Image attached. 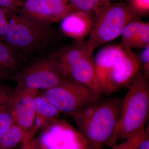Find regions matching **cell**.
Wrapping results in <instances>:
<instances>
[{"mask_svg":"<svg viewBox=\"0 0 149 149\" xmlns=\"http://www.w3.org/2000/svg\"><path fill=\"white\" fill-rule=\"evenodd\" d=\"M93 63L96 81L104 96L129 88L142 69L139 57L131 48L120 44L102 48Z\"/></svg>","mask_w":149,"mask_h":149,"instance_id":"obj_1","label":"cell"},{"mask_svg":"<svg viewBox=\"0 0 149 149\" xmlns=\"http://www.w3.org/2000/svg\"><path fill=\"white\" fill-rule=\"evenodd\" d=\"M123 100L120 97L102 96L81 109L67 114L73 118L90 149H102L109 144L120 117Z\"/></svg>","mask_w":149,"mask_h":149,"instance_id":"obj_2","label":"cell"},{"mask_svg":"<svg viewBox=\"0 0 149 149\" xmlns=\"http://www.w3.org/2000/svg\"><path fill=\"white\" fill-rule=\"evenodd\" d=\"M5 10L9 25L4 41L27 63L56 49L54 46L58 40V32L52 23L36 21Z\"/></svg>","mask_w":149,"mask_h":149,"instance_id":"obj_3","label":"cell"},{"mask_svg":"<svg viewBox=\"0 0 149 149\" xmlns=\"http://www.w3.org/2000/svg\"><path fill=\"white\" fill-rule=\"evenodd\" d=\"M149 79L141 70L134 77L123 98L120 117L107 146L113 147L144 131L149 119Z\"/></svg>","mask_w":149,"mask_h":149,"instance_id":"obj_4","label":"cell"},{"mask_svg":"<svg viewBox=\"0 0 149 149\" xmlns=\"http://www.w3.org/2000/svg\"><path fill=\"white\" fill-rule=\"evenodd\" d=\"M93 53L84 40L74 41L48 55L65 80L85 85L102 95L96 81Z\"/></svg>","mask_w":149,"mask_h":149,"instance_id":"obj_5","label":"cell"},{"mask_svg":"<svg viewBox=\"0 0 149 149\" xmlns=\"http://www.w3.org/2000/svg\"><path fill=\"white\" fill-rule=\"evenodd\" d=\"M137 17L139 16L125 3H111L96 17L86 41L89 50L93 53L99 46L116 39L125 26Z\"/></svg>","mask_w":149,"mask_h":149,"instance_id":"obj_6","label":"cell"},{"mask_svg":"<svg viewBox=\"0 0 149 149\" xmlns=\"http://www.w3.org/2000/svg\"><path fill=\"white\" fill-rule=\"evenodd\" d=\"M10 80L16 87L40 91L57 86L65 80L47 54L27 63Z\"/></svg>","mask_w":149,"mask_h":149,"instance_id":"obj_7","label":"cell"},{"mask_svg":"<svg viewBox=\"0 0 149 149\" xmlns=\"http://www.w3.org/2000/svg\"><path fill=\"white\" fill-rule=\"evenodd\" d=\"M42 93L57 109L66 114L81 109L102 96L87 86L66 80Z\"/></svg>","mask_w":149,"mask_h":149,"instance_id":"obj_8","label":"cell"},{"mask_svg":"<svg viewBox=\"0 0 149 149\" xmlns=\"http://www.w3.org/2000/svg\"><path fill=\"white\" fill-rule=\"evenodd\" d=\"M39 92L16 87L9 102L14 122L34 135L37 129L34 127L36 117L35 98Z\"/></svg>","mask_w":149,"mask_h":149,"instance_id":"obj_9","label":"cell"},{"mask_svg":"<svg viewBox=\"0 0 149 149\" xmlns=\"http://www.w3.org/2000/svg\"><path fill=\"white\" fill-rule=\"evenodd\" d=\"M95 19V15L91 13L73 11L61 19V30L65 35L75 42L84 41L90 35Z\"/></svg>","mask_w":149,"mask_h":149,"instance_id":"obj_10","label":"cell"},{"mask_svg":"<svg viewBox=\"0 0 149 149\" xmlns=\"http://www.w3.org/2000/svg\"><path fill=\"white\" fill-rule=\"evenodd\" d=\"M49 133L43 135L39 141L35 142L37 149H76L74 143H72L74 137L79 134L78 131L64 124H60Z\"/></svg>","mask_w":149,"mask_h":149,"instance_id":"obj_11","label":"cell"},{"mask_svg":"<svg viewBox=\"0 0 149 149\" xmlns=\"http://www.w3.org/2000/svg\"><path fill=\"white\" fill-rule=\"evenodd\" d=\"M27 62L7 43L0 40V81L10 80Z\"/></svg>","mask_w":149,"mask_h":149,"instance_id":"obj_12","label":"cell"},{"mask_svg":"<svg viewBox=\"0 0 149 149\" xmlns=\"http://www.w3.org/2000/svg\"><path fill=\"white\" fill-rule=\"evenodd\" d=\"M19 13L36 21L53 23L47 0H24Z\"/></svg>","mask_w":149,"mask_h":149,"instance_id":"obj_13","label":"cell"},{"mask_svg":"<svg viewBox=\"0 0 149 149\" xmlns=\"http://www.w3.org/2000/svg\"><path fill=\"white\" fill-rule=\"evenodd\" d=\"M34 136L14 122L0 136V149H16L25 141L33 139Z\"/></svg>","mask_w":149,"mask_h":149,"instance_id":"obj_14","label":"cell"},{"mask_svg":"<svg viewBox=\"0 0 149 149\" xmlns=\"http://www.w3.org/2000/svg\"><path fill=\"white\" fill-rule=\"evenodd\" d=\"M35 105L36 117L40 119L41 124L53 123L58 119L62 112L49 102L42 93L35 96Z\"/></svg>","mask_w":149,"mask_h":149,"instance_id":"obj_15","label":"cell"},{"mask_svg":"<svg viewBox=\"0 0 149 149\" xmlns=\"http://www.w3.org/2000/svg\"><path fill=\"white\" fill-rule=\"evenodd\" d=\"M50 10L53 22L61 21L67 15L75 10L69 0H47Z\"/></svg>","mask_w":149,"mask_h":149,"instance_id":"obj_16","label":"cell"},{"mask_svg":"<svg viewBox=\"0 0 149 149\" xmlns=\"http://www.w3.org/2000/svg\"><path fill=\"white\" fill-rule=\"evenodd\" d=\"M142 21L141 17H139L130 21L125 26L120 34V45L131 48L132 42Z\"/></svg>","mask_w":149,"mask_h":149,"instance_id":"obj_17","label":"cell"},{"mask_svg":"<svg viewBox=\"0 0 149 149\" xmlns=\"http://www.w3.org/2000/svg\"><path fill=\"white\" fill-rule=\"evenodd\" d=\"M149 45V23L142 21L134 37L131 48H144Z\"/></svg>","mask_w":149,"mask_h":149,"instance_id":"obj_18","label":"cell"},{"mask_svg":"<svg viewBox=\"0 0 149 149\" xmlns=\"http://www.w3.org/2000/svg\"><path fill=\"white\" fill-rule=\"evenodd\" d=\"M75 10L83 11L93 13L95 17L100 12L98 0H69Z\"/></svg>","mask_w":149,"mask_h":149,"instance_id":"obj_19","label":"cell"},{"mask_svg":"<svg viewBox=\"0 0 149 149\" xmlns=\"http://www.w3.org/2000/svg\"><path fill=\"white\" fill-rule=\"evenodd\" d=\"M14 122L9 102L0 105V136Z\"/></svg>","mask_w":149,"mask_h":149,"instance_id":"obj_20","label":"cell"},{"mask_svg":"<svg viewBox=\"0 0 149 149\" xmlns=\"http://www.w3.org/2000/svg\"><path fill=\"white\" fill-rule=\"evenodd\" d=\"M128 6L138 16L148 13L149 0H129Z\"/></svg>","mask_w":149,"mask_h":149,"instance_id":"obj_21","label":"cell"},{"mask_svg":"<svg viewBox=\"0 0 149 149\" xmlns=\"http://www.w3.org/2000/svg\"><path fill=\"white\" fill-rule=\"evenodd\" d=\"M145 130L141 133L133 136L131 138L127 139L122 143L115 145L112 147L111 149H136L138 144L141 141V139L145 133Z\"/></svg>","mask_w":149,"mask_h":149,"instance_id":"obj_22","label":"cell"},{"mask_svg":"<svg viewBox=\"0 0 149 149\" xmlns=\"http://www.w3.org/2000/svg\"><path fill=\"white\" fill-rule=\"evenodd\" d=\"M24 0H0V7L14 13H18Z\"/></svg>","mask_w":149,"mask_h":149,"instance_id":"obj_23","label":"cell"},{"mask_svg":"<svg viewBox=\"0 0 149 149\" xmlns=\"http://www.w3.org/2000/svg\"><path fill=\"white\" fill-rule=\"evenodd\" d=\"M141 68L145 77L147 79L149 78V45L143 48L139 58Z\"/></svg>","mask_w":149,"mask_h":149,"instance_id":"obj_24","label":"cell"},{"mask_svg":"<svg viewBox=\"0 0 149 149\" xmlns=\"http://www.w3.org/2000/svg\"><path fill=\"white\" fill-rule=\"evenodd\" d=\"M14 90L0 81V105L9 102Z\"/></svg>","mask_w":149,"mask_h":149,"instance_id":"obj_25","label":"cell"},{"mask_svg":"<svg viewBox=\"0 0 149 149\" xmlns=\"http://www.w3.org/2000/svg\"><path fill=\"white\" fill-rule=\"evenodd\" d=\"M9 25V23L6 11L4 9L0 7V40L5 41Z\"/></svg>","mask_w":149,"mask_h":149,"instance_id":"obj_26","label":"cell"},{"mask_svg":"<svg viewBox=\"0 0 149 149\" xmlns=\"http://www.w3.org/2000/svg\"><path fill=\"white\" fill-rule=\"evenodd\" d=\"M136 149H149V125L145 128V133L138 144Z\"/></svg>","mask_w":149,"mask_h":149,"instance_id":"obj_27","label":"cell"},{"mask_svg":"<svg viewBox=\"0 0 149 149\" xmlns=\"http://www.w3.org/2000/svg\"><path fill=\"white\" fill-rule=\"evenodd\" d=\"M16 149H36L33 138L25 141Z\"/></svg>","mask_w":149,"mask_h":149,"instance_id":"obj_28","label":"cell"},{"mask_svg":"<svg viewBox=\"0 0 149 149\" xmlns=\"http://www.w3.org/2000/svg\"><path fill=\"white\" fill-rule=\"evenodd\" d=\"M100 13L104 8L111 3V0H98Z\"/></svg>","mask_w":149,"mask_h":149,"instance_id":"obj_29","label":"cell"},{"mask_svg":"<svg viewBox=\"0 0 149 149\" xmlns=\"http://www.w3.org/2000/svg\"><path fill=\"white\" fill-rule=\"evenodd\" d=\"M123 0H111V3L117 2H122Z\"/></svg>","mask_w":149,"mask_h":149,"instance_id":"obj_30","label":"cell"}]
</instances>
